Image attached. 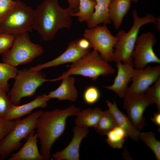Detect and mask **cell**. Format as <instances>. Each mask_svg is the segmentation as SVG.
I'll list each match as a JSON object with an SVG mask.
<instances>
[{"instance_id": "9", "label": "cell", "mask_w": 160, "mask_h": 160, "mask_svg": "<svg viewBox=\"0 0 160 160\" xmlns=\"http://www.w3.org/2000/svg\"><path fill=\"white\" fill-rule=\"evenodd\" d=\"M83 35L93 50L98 52L108 62L113 61V49L118 38L111 34L106 24L88 28L85 30Z\"/></svg>"}, {"instance_id": "39", "label": "cell", "mask_w": 160, "mask_h": 160, "mask_svg": "<svg viewBox=\"0 0 160 160\" xmlns=\"http://www.w3.org/2000/svg\"><path fill=\"white\" fill-rule=\"evenodd\" d=\"M3 32H2L0 30V33H3Z\"/></svg>"}, {"instance_id": "7", "label": "cell", "mask_w": 160, "mask_h": 160, "mask_svg": "<svg viewBox=\"0 0 160 160\" xmlns=\"http://www.w3.org/2000/svg\"><path fill=\"white\" fill-rule=\"evenodd\" d=\"M11 48L2 55V60L15 67L31 62L44 52L41 45L31 42L28 32L15 36Z\"/></svg>"}, {"instance_id": "15", "label": "cell", "mask_w": 160, "mask_h": 160, "mask_svg": "<svg viewBox=\"0 0 160 160\" xmlns=\"http://www.w3.org/2000/svg\"><path fill=\"white\" fill-rule=\"evenodd\" d=\"M117 74L111 85L105 86V89L114 92L119 97L124 98L128 88V85L131 80L134 69L133 63L116 62Z\"/></svg>"}, {"instance_id": "23", "label": "cell", "mask_w": 160, "mask_h": 160, "mask_svg": "<svg viewBox=\"0 0 160 160\" xmlns=\"http://www.w3.org/2000/svg\"><path fill=\"white\" fill-rule=\"evenodd\" d=\"M107 136L106 142L108 145L113 148H122L128 137L126 131L118 125L108 132L105 135Z\"/></svg>"}, {"instance_id": "1", "label": "cell", "mask_w": 160, "mask_h": 160, "mask_svg": "<svg viewBox=\"0 0 160 160\" xmlns=\"http://www.w3.org/2000/svg\"><path fill=\"white\" fill-rule=\"evenodd\" d=\"M80 108L71 105L64 109L44 111L38 118L36 133L40 140V153L43 160L51 159L50 150L54 143L64 132L69 116H77Z\"/></svg>"}, {"instance_id": "26", "label": "cell", "mask_w": 160, "mask_h": 160, "mask_svg": "<svg viewBox=\"0 0 160 160\" xmlns=\"http://www.w3.org/2000/svg\"><path fill=\"white\" fill-rule=\"evenodd\" d=\"M18 71L16 67L0 63V89L6 92L8 91V81L11 79H15Z\"/></svg>"}, {"instance_id": "18", "label": "cell", "mask_w": 160, "mask_h": 160, "mask_svg": "<svg viewBox=\"0 0 160 160\" xmlns=\"http://www.w3.org/2000/svg\"><path fill=\"white\" fill-rule=\"evenodd\" d=\"M37 137L34 130L28 136L23 146L17 152L12 155L9 160H43V157L39 151Z\"/></svg>"}, {"instance_id": "27", "label": "cell", "mask_w": 160, "mask_h": 160, "mask_svg": "<svg viewBox=\"0 0 160 160\" xmlns=\"http://www.w3.org/2000/svg\"><path fill=\"white\" fill-rule=\"evenodd\" d=\"M139 139L152 151L156 159L160 160V142L157 140L152 131L140 132Z\"/></svg>"}, {"instance_id": "36", "label": "cell", "mask_w": 160, "mask_h": 160, "mask_svg": "<svg viewBox=\"0 0 160 160\" xmlns=\"http://www.w3.org/2000/svg\"><path fill=\"white\" fill-rule=\"evenodd\" d=\"M152 122L158 126V131H160V111H158L155 113L153 117L151 118Z\"/></svg>"}, {"instance_id": "37", "label": "cell", "mask_w": 160, "mask_h": 160, "mask_svg": "<svg viewBox=\"0 0 160 160\" xmlns=\"http://www.w3.org/2000/svg\"><path fill=\"white\" fill-rule=\"evenodd\" d=\"M156 25V28L158 31H160V17L157 18V21L155 23Z\"/></svg>"}, {"instance_id": "40", "label": "cell", "mask_w": 160, "mask_h": 160, "mask_svg": "<svg viewBox=\"0 0 160 160\" xmlns=\"http://www.w3.org/2000/svg\"><path fill=\"white\" fill-rule=\"evenodd\" d=\"M1 0H0V1H1Z\"/></svg>"}, {"instance_id": "4", "label": "cell", "mask_w": 160, "mask_h": 160, "mask_svg": "<svg viewBox=\"0 0 160 160\" xmlns=\"http://www.w3.org/2000/svg\"><path fill=\"white\" fill-rule=\"evenodd\" d=\"M97 51L93 50L71 63L68 69L58 78L49 80H61L68 76L77 75L87 77L94 81L100 76H106L114 73L115 70Z\"/></svg>"}, {"instance_id": "10", "label": "cell", "mask_w": 160, "mask_h": 160, "mask_svg": "<svg viewBox=\"0 0 160 160\" xmlns=\"http://www.w3.org/2000/svg\"><path fill=\"white\" fill-rule=\"evenodd\" d=\"M156 41V36L151 32L143 33L138 36L132 54L135 68H145L150 63H160V59L153 48Z\"/></svg>"}, {"instance_id": "2", "label": "cell", "mask_w": 160, "mask_h": 160, "mask_svg": "<svg viewBox=\"0 0 160 160\" xmlns=\"http://www.w3.org/2000/svg\"><path fill=\"white\" fill-rule=\"evenodd\" d=\"M72 13L69 7H62L58 0H44L34 10L32 28L43 41H49L60 29L71 28Z\"/></svg>"}, {"instance_id": "24", "label": "cell", "mask_w": 160, "mask_h": 160, "mask_svg": "<svg viewBox=\"0 0 160 160\" xmlns=\"http://www.w3.org/2000/svg\"><path fill=\"white\" fill-rule=\"evenodd\" d=\"M96 4L95 0H79L78 11L76 12L72 13V16L77 17L80 22L87 23L91 18Z\"/></svg>"}, {"instance_id": "13", "label": "cell", "mask_w": 160, "mask_h": 160, "mask_svg": "<svg viewBox=\"0 0 160 160\" xmlns=\"http://www.w3.org/2000/svg\"><path fill=\"white\" fill-rule=\"evenodd\" d=\"M78 39L71 41L65 51L60 55L53 60L47 63L31 67L30 70L36 71L69 63H73L90 51L80 48L78 45Z\"/></svg>"}, {"instance_id": "20", "label": "cell", "mask_w": 160, "mask_h": 160, "mask_svg": "<svg viewBox=\"0 0 160 160\" xmlns=\"http://www.w3.org/2000/svg\"><path fill=\"white\" fill-rule=\"evenodd\" d=\"M130 6L131 1L127 0H112L108 8L109 16L116 30L121 25Z\"/></svg>"}, {"instance_id": "11", "label": "cell", "mask_w": 160, "mask_h": 160, "mask_svg": "<svg viewBox=\"0 0 160 160\" xmlns=\"http://www.w3.org/2000/svg\"><path fill=\"white\" fill-rule=\"evenodd\" d=\"M160 66H146L141 69L134 68L132 83L128 87L124 98L140 95L146 93L150 86L160 77Z\"/></svg>"}, {"instance_id": "35", "label": "cell", "mask_w": 160, "mask_h": 160, "mask_svg": "<svg viewBox=\"0 0 160 160\" xmlns=\"http://www.w3.org/2000/svg\"><path fill=\"white\" fill-rule=\"evenodd\" d=\"M69 4L68 7L72 13L77 12L79 10V0H66Z\"/></svg>"}, {"instance_id": "17", "label": "cell", "mask_w": 160, "mask_h": 160, "mask_svg": "<svg viewBox=\"0 0 160 160\" xmlns=\"http://www.w3.org/2000/svg\"><path fill=\"white\" fill-rule=\"evenodd\" d=\"M61 83L55 90L49 92L47 95L50 99L57 98V101L68 100L75 102L78 97V93L75 86V79L71 76H65L61 80Z\"/></svg>"}, {"instance_id": "32", "label": "cell", "mask_w": 160, "mask_h": 160, "mask_svg": "<svg viewBox=\"0 0 160 160\" xmlns=\"http://www.w3.org/2000/svg\"><path fill=\"white\" fill-rule=\"evenodd\" d=\"M15 120H10L0 117V140L14 127Z\"/></svg>"}, {"instance_id": "34", "label": "cell", "mask_w": 160, "mask_h": 160, "mask_svg": "<svg viewBox=\"0 0 160 160\" xmlns=\"http://www.w3.org/2000/svg\"><path fill=\"white\" fill-rule=\"evenodd\" d=\"M79 47L84 50H90L91 48L89 41L85 38L78 39L77 42Z\"/></svg>"}, {"instance_id": "29", "label": "cell", "mask_w": 160, "mask_h": 160, "mask_svg": "<svg viewBox=\"0 0 160 160\" xmlns=\"http://www.w3.org/2000/svg\"><path fill=\"white\" fill-rule=\"evenodd\" d=\"M146 93L155 103L157 107L158 111H160V78L154 83L152 86L148 89Z\"/></svg>"}, {"instance_id": "30", "label": "cell", "mask_w": 160, "mask_h": 160, "mask_svg": "<svg viewBox=\"0 0 160 160\" xmlns=\"http://www.w3.org/2000/svg\"><path fill=\"white\" fill-rule=\"evenodd\" d=\"M6 92L0 89V117L4 119L14 105Z\"/></svg>"}, {"instance_id": "16", "label": "cell", "mask_w": 160, "mask_h": 160, "mask_svg": "<svg viewBox=\"0 0 160 160\" xmlns=\"http://www.w3.org/2000/svg\"><path fill=\"white\" fill-rule=\"evenodd\" d=\"M47 95H38L33 100L21 105H14L8 112L4 119L8 120L19 119L24 115L30 114L31 111L37 108H45L47 102L50 100Z\"/></svg>"}, {"instance_id": "28", "label": "cell", "mask_w": 160, "mask_h": 160, "mask_svg": "<svg viewBox=\"0 0 160 160\" xmlns=\"http://www.w3.org/2000/svg\"><path fill=\"white\" fill-rule=\"evenodd\" d=\"M100 96V92L98 88L94 86H90L85 89L83 96L86 103L92 105L98 101Z\"/></svg>"}, {"instance_id": "25", "label": "cell", "mask_w": 160, "mask_h": 160, "mask_svg": "<svg viewBox=\"0 0 160 160\" xmlns=\"http://www.w3.org/2000/svg\"><path fill=\"white\" fill-rule=\"evenodd\" d=\"M118 125V124L114 116L108 109L103 111L99 122L94 129L99 135L104 136Z\"/></svg>"}, {"instance_id": "21", "label": "cell", "mask_w": 160, "mask_h": 160, "mask_svg": "<svg viewBox=\"0 0 160 160\" xmlns=\"http://www.w3.org/2000/svg\"><path fill=\"white\" fill-rule=\"evenodd\" d=\"M96 2L95 11L91 19L86 23L88 28L100 24L111 23L108 15V8L112 0H95Z\"/></svg>"}, {"instance_id": "38", "label": "cell", "mask_w": 160, "mask_h": 160, "mask_svg": "<svg viewBox=\"0 0 160 160\" xmlns=\"http://www.w3.org/2000/svg\"><path fill=\"white\" fill-rule=\"evenodd\" d=\"M127 1H133L135 3H136L139 0H127Z\"/></svg>"}, {"instance_id": "14", "label": "cell", "mask_w": 160, "mask_h": 160, "mask_svg": "<svg viewBox=\"0 0 160 160\" xmlns=\"http://www.w3.org/2000/svg\"><path fill=\"white\" fill-rule=\"evenodd\" d=\"M89 132L88 128L76 126L73 129V138L68 145L63 149L57 152L52 156L51 160H79V148L84 138Z\"/></svg>"}, {"instance_id": "31", "label": "cell", "mask_w": 160, "mask_h": 160, "mask_svg": "<svg viewBox=\"0 0 160 160\" xmlns=\"http://www.w3.org/2000/svg\"><path fill=\"white\" fill-rule=\"evenodd\" d=\"M15 36L4 33H0V55L9 49L13 44Z\"/></svg>"}, {"instance_id": "22", "label": "cell", "mask_w": 160, "mask_h": 160, "mask_svg": "<svg viewBox=\"0 0 160 160\" xmlns=\"http://www.w3.org/2000/svg\"><path fill=\"white\" fill-rule=\"evenodd\" d=\"M103 111L99 108H88L81 111L75 120L76 126L83 128H95L97 125Z\"/></svg>"}, {"instance_id": "12", "label": "cell", "mask_w": 160, "mask_h": 160, "mask_svg": "<svg viewBox=\"0 0 160 160\" xmlns=\"http://www.w3.org/2000/svg\"><path fill=\"white\" fill-rule=\"evenodd\" d=\"M124 99L123 106L127 116L135 128L140 131L146 124L143 113L148 106L153 103L152 100L146 93Z\"/></svg>"}, {"instance_id": "33", "label": "cell", "mask_w": 160, "mask_h": 160, "mask_svg": "<svg viewBox=\"0 0 160 160\" xmlns=\"http://www.w3.org/2000/svg\"><path fill=\"white\" fill-rule=\"evenodd\" d=\"M15 3V1L13 0L0 1V20L13 8Z\"/></svg>"}, {"instance_id": "3", "label": "cell", "mask_w": 160, "mask_h": 160, "mask_svg": "<svg viewBox=\"0 0 160 160\" xmlns=\"http://www.w3.org/2000/svg\"><path fill=\"white\" fill-rule=\"evenodd\" d=\"M133 23L127 32L121 29L116 34L118 41L114 48L113 61L115 63H133L132 54L140 28L149 23H156L157 18L148 13L142 17L139 16L136 10L132 11Z\"/></svg>"}, {"instance_id": "6", "label": "cell", "mask_w": 160, "mask_h": 160, "mask_svg": "<svg viewBox=\"0 0 160 160\" xmlns=\"http://www.w3.org/2000/svg\"><path fill=\"white\" fill-rule=\"evenodd\" d=\"M13 8L0 20V30L14 35L31 31L34 10L20 0H15Z\"/></svg>"}, {"instance_id": "8", "label": "cell", "mask_w": 160, "mask_h": 160, "mask_svg": "<svg viewBox=\"0 0 160 160\" xmlns=\"http://www.w3.org/2000/svg\"><path fill=\"white\" fill-rule=\"evenodd\" d=\"M8 96L14 105H19L22 98L34 95L37 88L45 81L46 76L41 70L23 69L18 70Z\"/></svg>"}, {"instance_id": "19", "label": "cell", "mask_w": 160, "mask_h": 160, "mask_svg": "<svg viewBox=\"0 0 160 160\" xmlns=\"http://www.w3.org/2000/svg\"><path fill=\"white\" fill-rule=\"evenodd\" d=\"M106 103L108 107V109L114 116L118 126L126 131L128 136L133 140L138 142L140 140V131L135 128L128 117L119 110L115 100H113V103L110 100H107Z\"/></svg>"}, {"instance_id": "5", "label": "cell", "mask_w": 160, "mask_h": 160, "mask_svg": "<svg viewBox=\"0 0 160 160\" xmlns=\"http://www.w3.org/2000/svg\"><path fill=\"white\" fill-rule=\"evenodd\" d=\"M44 112L36 111L23 119L15 120L13 128L0 140V160L6 159L20 148L21 140L36 128L37 119Z\"/></svg>"}]
</instances>
